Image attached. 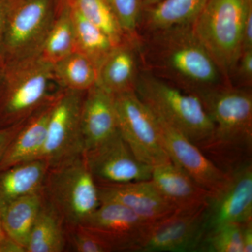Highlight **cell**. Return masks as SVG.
<instances>
[{
    "instance_id": "obj_14",
    "label": "cell",
    "mask_w": 252,
    "mask_h": 252,
    "mask_svg": "<svg viewBox=\"0 0 252 252\" xmlns=\"http://www.w3.org/2000/svg\"><path fill=\"white\" fill-rule=\"evenodd\" d=\"M157 119L162 145L174 164L211 193L224 185L228 176L198 146L177 129L158 118Z\"/></svg>"
},
{
    "instance_id": "obj_5",
    "label": "cell",
    "mask_w": 252,
    "mask_h": 252,
    "mask_svg": "<svg viewBox=\"0 0 252 252\" xmlns=\"http://www.w3.org/2000/svg\"><path fill=\"white\" fill-rule=\"evenodd\" d=\"M41 193L65 227L82 224L100 205L97 185L84 154L49 167Z\"/></svg>"
},
{
    "instance_id": "obj_34",
    "label": "cell",
    "mask_w": 252,
    "mask_h": 252,
    "mask_svg": "<svg viewBox=\"0 0 252 252\" xmlns=\"http://www.w3.org/2000/svg\"><path fill=\"white\" fill-rule=\"evenodd\" d=\"M243 252H252V220L242 223Z\"/></svg>"
},
{
    "instance_id": "obj_37",
    "label": "cell",
    "mask_w": 252,
    "mask_h": 252,
    "mask_svg": "<svg viewBox=\"0 0 252 252\" xmlns=\"http://www.w3.org/2000/svg\"><path fill=\"white\" fill-rule=\"evenodd\" d=\"M160 1L162 0H144V3L148 6H152L160 2Z\"/></svg>"
},
{
    "instance_id": "obj_16",
    "label": "cell",
    "mask_w": 252,
    "mask_h": 252,
    "mask_svg": "<svg viewBox=\"0 0 252 252\" xmlns=\"http://www.w3.org/2000/svg\"><path fill=\"white\" fill-rule=\"evenodd\" d=\"M138 44L127 39L114 46L99 67L95 85L114 96L135 91L141 70Z\"/></svg>"
},
{
    "instance_id": "obj_32",
    "label": "cell",
    "mask_w": 252,
    "mask_h": 252,
    "mask_svg": "<svg viewBox=\"0 0 252 252\" xmlns=\"http://www.w3.org/2000/svg\"><path fill=\"white\" fill-rule=\"evenodd\" d=\"M24 122L11 127L0 128V159Z\"/></svg>"
},
{
    "instance_id": "obj_33",
    "label": "cell",
    "mask_w": 252,
    "mask_h": 252,
    "mask_svg": "<svg viewBox=\"0 0 252 252\" xmlns=\"http://www.w3.org/2000/svg\"><path fill=\"white\" fill-rule=\"evenodd\" d=\"M252 50V10L249 12L244 26L242 52Z\"/></svg>"
},
{
    "instance_id": "obj_3",
    "label": "cell",
    "mask_w": 252,
    "mask_h": 252,
    "mask_svg": "<svg viewBox=\"0 0 252 252\" xmlns=\"http://www.w3.org/2000/svg\"><path fill=\"white\" fill-rule=\"evenodd\" d=\"M135 91L156 117L180 131L202 151L211 142L215 126L196 94L142 69Z\"/></svg>"
},
{
    "instance_id": "obj_8",
    "label": "cell",
    "mask_w": 252,
    "mask_h": 252,
    "mask_svg": "<svg viewBox=\"0 0 252 252\" xmlns=\"http://www.w3.org/2000/svg\"><path fill=\"white\" fill-rule=\"evenodd\" d=\"M86 92L60 89L55 95L45 143L36 159L49 167L80 157L86 147L81 129V107Z\"/></svg>"
},
{
    "instance_id": "obj_30",
    "label": "cell",
    "mask_w": 252,
    "mask_h": 252,
    "mask_svg": "<svg viewBox=\"0 0 252 252\" xmlns=\"http://www.w3.org/2000/svg\"><path fill=\"white\" fill-rule=\"evenodd\" d=\"M67 246L76 252H110L97 237L82 225L65 227Z\"/></svg>"
},
{
    "instance_id": "obj_36",
    "label": "cell",
    "mask_w": 252,
    "mask_h": 252,
    "mask_svg": "<svg viewBox=\"0 0 252 252\" xmlns=\"http://www.w3.org/2000/svg\"><path fill=\"white\" fill-rule=\"evenodd\" d=\"M6 6H7V0H0V52H1L3 36H4Z\"/></svg>"
},
{
    "instance_id": "obj_12",
    "label": "cell",
    "mask_w": 252,
    "mask_h": 252,
    "mask_svg": "<svg viewBox=\"0 0 252 252\" xmlns=\"http://www.w3.org/2000/svg\"><path fill=\"white\" fill-rule=\"evenodd\" d=\"M205 207L176 210L151 225L139 252H198L205 235Z\"/></svg>"
},
{
    "instance_id": "obj_21",
    "label": "cell",
    "mask_w": 252,
    "mask_h": 252,
    "mask_svg": "<svg viewBox=\"0 0 252 252\" xmlns=\"http://www.w3.org/2000/svg\"><path fill=\"white\" fill-rule=\"evenodd\" d=\"M76 51L75 31L69 0H60L39 56L54 64Z\"/></svg>"
},
{
    "instance_id": "obj_10",
    "label": "cell",
    "mask_w": 252,
    "mask_h": 252,
    "mask_svg": "<svg viewBox=\"0 0 252 252\" xmlns=\"http://www.w3.org/2000/svg\"><path fill=\"white\" fill-rule=\"evenodd\" d=\"M152 223L122 204L101 201L80 225L100 240L110 252H140Z\"/></svg>"
},
{
    "instance_id": "obj_35",
    "label": "cell",
    "mask_w": 252,
    "mask_h": 252,
    "mask_svg": "<svg viewBox=\"0 0 252 252\" xmlns=\"http://www.w3.org/2000/svg\"><path fill=\"white\" fill-rule=\"evenodd\" d=\"M0 252H26V249L4 234L0 243Z\"/></svg>"
},
{
    "instance_id": "obj_38",
    "label": "cell",
    "mask_w": 252,
    "mask_h": 252,
    "mask_svg": "<svg viewBox=\"0 0 252 252\" xmlns=\"http://www.w3.org/2000/svg\"><path fill=\"white\" fill-rule=\"evenodd\" d=\"M4 235V231H3L2 228H1V223H0V243H1V240H2Z\"/></svg>"
},
{
    "instance_id": "obj_7",
    "label": "cell",
    "mask_w": 252,
    "mask_h": 252,
    "mask_svg": "<svg viewBox=\"0 0 252 252\" xmlns=\"http://www.w3.org/2000/svg\"><path fill=\"white\" fill-rule=\"evenodd\" d=\"M57 6L55 0H7L0 52L3 66L39 56Z\"/></svg>"
},
{
    "instance_id": "obj_1",
    "label": "cell",
    "mask_w": 252,
    "mask_h": 252,
    "mask_svg": "<svg viewBox=\"0 0 252 252\" xmlns=\"http://www.w3.org/2000/svg\"><path fill=\"white\" fill-rule=\"evenodd\" d=\"M138 51L141 69L192 94L230 84L191 25L140 34Z\"/></svg>"
},
{
    "instance_id": "obj_26",
    "label": "cell",
    "mask_w": 252,
    "mask_h": 252,
    "mask_svg": "<svg viewBox=\"0 0 252 252\" xmlns=\"http://www.w3.org/2000/svg\"><path fill=\"white\" fill-rule=\"evenodd\" d=\"M72 9L76 51L90 59L98 72L99 67L116 45L105 32L81 16L72 6Z\"/></svg>"
},
{
    "instance_id": "obj_19",
    "label": "cell",
    "mask_w": 252,
    "mask_h": 252,
    "mask_svg": "<svg viewBox=\"0 0 252 252\" xmlns=\"http://www.w3.org/2000/svg\"><path fill=\"white\" fill-rule=\"evenodd\" d=\"M55 95L23 123L0 159V171L37 158L45 143Z\"/></svg>"
},
{
    "instance_id": "obj_18",
    "label": "cell",
    "mask_w": 252,
    "mask_h": 252,
    "mask_svg": "<svg viewBox=\"0 0 252 252\" xmlns=\"http://www.w3.org/2000/svg\"><path fill=\"white\" fill-rule=\"evenodd\" d=\"M81 120L86 150L115 133L118 123L114 96L97 85L93 86L84 94Z\"/></svg>"
},
{
    "instance_id": "obj_23",
    "label": "cell",
    "mask_w": 252,
    "mask_h": 252,
    "mask_svg": "<svg viewBox=\"0 0 252 252\" xmlns=\"http://www.w3.org/2000/svg\"><path fill=\"white\" fill-rule=\"evenodd\" d=\"M67 248L65 225L44 200L32 227L26 252H63Z\"/></svg>"
},
{
    "instance_id": "obj_4",
    "label": "cell",
    "mask_w": 252,
    "mask_h": 252,
    "mask_svg": "<svg viewBox=\"0 0 252 252\" xmlns=\"http://www.w3.org/2000/svg\"><path fill=\"white\" fill-rule=\"evenodd\" d=\"M251 10L252 0H208L191 24L229 84L242 54L244 26Z\"/></svg>"
},
{
    "instance_id": "obj_17",
    "label": "cell",
    "mask_w": 252,
    "mask_h": 252,
    "mask_svg": "<svg viewBox=\"0 0 252 252\" xmlns=\"http://www.w3.org/2000/svg\"><path fill=\"white\" fill-rule=\"evenodd\" d=\"M151 180L175 210L201 208L206 205L211 194L172 161L154 167Z\"/></svg>"
},
{
    "instance_id": "obj_6",
    "label": "cell",
    "mask_w": 252,
    "mask_h": 252,
    "mask_svg": "<svg viewBox=\"0 0 252 252\" xmlns=\"http://www.w3.org/2000/svg\"><path fill=\"white\" fill-rule=\"evenodd\" d=\"M4 69L6 81L0 97V128L24 122L59 91H51V84L56 83L53 64L39 56Z\"/></svg>"
},
{
    "instance_id": "obj_11",
    "label": "cell",
    "mask_w": 252,
    "mask_h": 252,
    "mask_svg": "<svg viewBox=\"0 0 252 252\" xmlns=\"http://www.w3.org/2000/svg\"><path fill=\"white\" fill-rule=\"evenodd\" d=\"M97 185H114L151 180L153 167L135 157L119 130L84 154Z\"/></svg>"
},
{
    "instance_id": "obj_28",
    "label": "cell",
    "mask_w": 252,
    "mask_h": 252,
    "mask_svg": "<svg viewBox=\"0 0 252 252\" xmlns=\"http://www.w3.org/2000/svg\"><path fill=\"white\" fill-rule=\"evenodd\" d=\"M198 252H243L242 223H225L209 230Z\"/></svg>"
},
{
    "instance_id": "obj_27",
    "label": "cell",
    "mask_w": 252,
    "mask_h": 252,
    "mask_svg": "<svg viewBox=\"0 0 252 252\" xmlns=\"http://www.w3.org/2000/svg\"><path fill=\"white\" fill-rule=\"evenodd\" d=\"M78 12L105 32L116 46L128 39L107 0H69Z\"/></svg>"
},
{
    "instance_id": "obj_29",
    "label": "cell",
    "mask_w": 252,
    "mask_h": 252,
    "mask_svg": "<svg viewBox=\"0 0 252 252\" xmlns=\"http://www.w3.org/2000/svg\"><path fill=\"white\" fill-rule=\"evenodd\" d=\"M126 36L130 40L140 39L143 19L144 0H107Z\"/></svg>"
},
{
    "instance_id": "obj_9",
    "label": "cell",
    "mask_w": 252,
    "mask_h": 252,
    "mask_svg": "<svg viewBox=\"0 0 252 252\" xmlns=\"http://www.w3.org/2000/svg\"><path fill=\"white\" fill-rule=\"evenodd\" d=\"M118 130L139 160L152 167L171 162L157 117L135 91L114 96Z\"/></svg>"
},
{
    "instance_id": "obj_2",
    "label": "cell",
    "mask_w": 252,
    "mask_h": 252,
    "mask_svg": "<svg viewBox=\"0 0 252 252\" xmlns=\"http://www.w3.org/2000/svg\"><path fill=\"white\" fill-rule=\"evenodd\" d=\"M196 95L215 126L204 154L226 175L252 164L251 89L224 84Z\"/></svg>"
},
{
    "instance_id": "obj_25",
    "label": "cell",
    "mask_w": 252,
    "mask_h": 252,
    "mask_svg": "<svg viewBox=\"0 0 252 252\" xmlns=\"http://www.w3.org/2000/svg\"><path fill=\"white\" fill-rule=\"evenodd\" d=\"M53 72L60 89L86 92L97 82V67L90 59L77 51L53 64Z\"/></svg>"
},
{
    "instance_id": "obj_22",
    "label": "cell",
    "mask_w": 252,
    "mask_h": 252,
    "mask_svg": "<svg viewBox=\"0 0 252 252\" xmlns=\"http://www.w3.org/2000/svg\"><path fill=\"white\" fill-rule=\"evenodd\" d=\"M43 201L41 192L29 194L10 203L0 215L4 234L23 246L26 251L32 227Z\"/></svg>"
},
{
    "instance_id": "obj_31",
    "label": "cell",
    "mask_w": 252,
    "mask_h": 252,
    "mask_svg": "<svg viewBox=\"0 0 252 252\" xmlns=\"http://www.w3.org/2000/svg\"><path fill=\"white\" fill-rule=\"evenodd\" d=\"M232 85L251 89L252 86V50L244 51L239 58L230 79Z\"/></svg>"
},
{
    "instance_id": "obj_15",
    "label": "cell",
    "mask_w": 252,
    "mask_h": 252,
    "mask_svg": "<svg viewBox=\"0 0 252 252\" xmlns=\"http://www.w3.org/2000/svg\"><path fill=\"white\" fill-rule=\"evenodd\" d=\"M97 185L100 202L122 204L151 223L176 211L162 196L152 180Z\"/></svg>"
},
{
    "instance_id": "obj_13",
    "label": "cell",
    "mask_w": 252,
    "mask_h": 252,
    "mask_svg": "<svg viewBox=\"0 0 252 252\" xmlns=\"http://www.w3.org/2000/svg\"><path fill=\"white\" fill-rule=\"evenodd\" d=\"M227 176L224 185L207 200L204 210L205 234L225 223L252 220V163Z\"/></svg>"
},
{
    "instance_id": "obj_20",
    "label": "cell",
    "mask_w": 252,
    "mask_h": 252,
    "mask_svg": "<svg viewBox=\"0 0 252 252\" xmlns=\"http://www.w3.org/2000/svg\"><path fill=\"white\" fill-rule=\"evenodd\" d=\"M49 168L44 160L34 159L0 171V215L14 200L41 192Z\"/></svg>"
},
{
    "instance_id": "obj_24",
    "label": "cell",
    "mask_w": 252,
    "mask_h": 252,
    "mask_svg": "<svg viewBox=\"0 0 252 252\" xmlns=\"http://www.w3.org/2000/svg\"><path fill=\"white\" fill-rule=\"evenodd\" d=\"M208 0H162L150 6L141 27L145 32L191 25ZM140 27V28H141Z\"/></svg>"
}]
</instances>
